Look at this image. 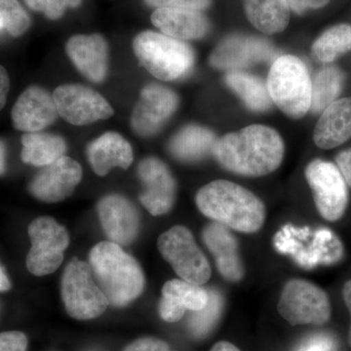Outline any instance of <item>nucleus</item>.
Instances as JSON below:
<instances>
[{
	"instance_id": "nucleus-7",
	"label": "nucleus",
	"mask_w": 351,
	"mask_h": 351,
	"mask_svg": "<svg viewBox=\"0 0 351 351\" xmlns=\"http://www.w3.org/2000/svg\"><path fill=\"white\" fill-rule=\"evenodd\" d=\"M157 246L162 257L182 280L200 286L209 280V262L188 228L173 226L159 237Z\"/></svg>"
},
{
	"instance_id": "nucleus-25",
	"label": "nucleus",
	"mask_w": 351,
	"mask_h": 351,
	"mask_svg": "<svg viewBox=\"0 0 351 351\" xmlns=\"http://www.w3.org/2000/svg\"><path fill=\"white\" fill-rule=\"evenodd\" d=\"M247 17L263 34L283 32L290 20V10L285 0H244Z\"/></svg>"
},
{
	"instance_id": "nucleus-43",
	"label": "nucleus",
	"mask_w": 351,
	"mask_h": 351,
	"mask_svg": "<svg viewBox=\"0 0 351 351\" xmlns=\"http://www.w3.org/2000/svg\"><path fill=\"white\" fill-rule=\"evenodd\" d=\"M5 145L0 141V174H2L5 171Z\"/></svg>"
},
{
	"instance_id": "nucleus-22",
	"label": "nucleus",
	"mask_w": 351,
	"mask_h": 351,
	"mask_svg": "<svg viewBox=\"0 0 351 351\" xmlns=\"http://www.w3.org/2000/svg\"><path fill=\"white\" fill-rule=\"evenodd\" d=\"M88 159L97 175H107L113 167L127 169L134 160L131 145L114 132L96 138L87 149Z\"/></svg>"
},
{
	"instance_id": "nucleus-20",
	"label": "nucleus",
	"mask_w": 351,
	"mask_h": 351,
	"mask_svg": "<svg viewBox=\"0 0 351 351\" xmlns=\"http://www.w3.org/2000/svg\"><path fill=\"white\" fill-rule=\"evenodd\" d=\"M208 291L200 285L182 279H173L164 284L159 313L166 322L181 320L186 309L197 311L206 306Z\"/></svg>"
},
{
	"instance_id": "nucleus-9",
	"label": "nucleus",
	"mask_w": 351,
	"mask_h": 351,
	"mask_svg": "<svg viewBox=\"0 0 351 351\" xmlns=\"http://www.w3.org/2000/svg\"><path fill=\"white\" fill-rule=\"evenodd\" d=\"M32 248L27 254V267L36 276L56 271L64 260L69 244V233L50 217L36 219L29 226Z\"/></svg>"
},
{
	"instance_id": "nucleus-12",
	"label": "nucleus",
	"mask_w": 351,
	"mask_h": 351,
	"mask_svg": "<svg viewBox=\"0 0 351 351\" xmlns=\"http://www.w3.org/2000/svg\"><path fill=\"white\" fill-rule=\"evenodd\" d=\"M179 98L169 88L147 85L132 113L131 126L141 137H152L161 130L174 114Z\"/></svg>"
},
{
	"instance_id": "nucleus-6",
	"label": "nucleus",
	"mask_w": 351,
	"mask_h": 351,
	"mask_svg": "<svg viewBox=\"0 0 351 351\" xmlns=\"http://www.w3.org/2000/svg\"><path fill=\"white\" fill-rule=\"evenodd\" d=\"M62 298L66 313L76 319H93L105 313L108 306L90 265L77 258L71 260L64 269Z\"/></svg>"
},
{
	"instance_id": "nucleus-31",
	"label": "nucleus",
	"mask_w": 351,
	"mask_h": 351,
	"mask_svg": "<svg viewBox=\"0 0 351 351\" xmlns=\"http://www.w3.org/2000/svg\"><path fill=\"white\" fill-rule=\"evenodd\" d=\"M29 25V16L18 0H0V32L20 36L27 31Z\"/></svg>"
},
{
	"instance_id": "nucleus-32",
	"label": "nucleus",
	"mask_w": 351,
	"mask_h": 351,
	"mask_svg": "<svg viewBox=\"0 0 351 351\" xmlns=\"http://www.w3.org/2000/svg\"><path fill=\"white\" fill-rule=\"evenodd\" d=\"M32 10L44 13L51 20H57L69 8L80 6L82 0H25Z\"/></svg>"
},
{
	"instance_id": "nucleus-27",
	"label": "nucleus",
	"mask_w": 351,
	"mask_h": 351,
	"mask_svg": "<svg viewBox=\"0 0 351 351\" xmlns=\"http://www.w3.org/2000/svg\"><path fill=\"white\" fill-rule=\"evenodd\" d=\"M226 82L250 110L265 112L271 107L272 101L267 84L257 76L244 71H228Z\"/></svg>"
},
{
	"instance_id": "nucleus-38",
	"label": "nucleus",
	"mask_w": 351,
	"mask_h": 351,
	"mask_svg": "<svg viewBox=\"0 0 351 351\" xmlns=\"http://www.w3.org/2000/svg\"><path fill=\"white\" fill-rule=\"evenodd\" d=\"M332 343L325 337H317L302 346L299 351H331Z\"/></svg>"
},
{
	"instance_id": "nucleus-23",
	"label": "nucleus",
	"mask_w": 351,
	"mask_h": 351,
	"mask_svg": "<svg viewBox=\"0 0 351 351\" xmlns=\"http://www.w3.org/2000/svg\"><path fill=\"white\" fill-rule=\"evenodd\" d=\"M351 138V98L335 101L322 112L314 130V142L320 149H330Z\"/></svg>"
},
{
	"instance_id": "nucleus-41",
	"label": "nucleus",
	"mask_w": 351,
	"mask_h": 351,
	"mask_svg": "<svg viewBox=\"0 0 351 351\" xmlns=\"http://www.w3.org/2000/svg\"><path fill=\"white\" fill-rule=\"evenodd\" d=\"M11 288L10 280L4 269L3 265L0 263V292H6Z\"/></svg>"
},
{
	"instance_id": "nucleus-8",
	"label": "nucleus",
	"mask_w": 351,
	"mask_h": 351,
	"mask_svg": "<svg viewBox=\"0 0 351 351\" xmlns=\"http://www.w3.org/2000/svg\"><path fill=\"white\" fill-rule=\"evenodd\" d=\"M277 309L293 326L326 324L332 313L326 293L315 284L302 279H293L286 283Z\"/></svg>"
},
{
	"instance_id": "nucleus-2",
	"label": "nucleus",
	"mask_w": 351,
	"mask_h": 351,
	"mask_svg": "<svg viewBox=\"0 0 351 351\" xmlns=\"http://www.w3.org/2000/svg\"><path fill=\"white\" fill-rule=\"evenodd\" d=\"M196 205L208 218L237 232H257L265 223L263 201L234 182L223 180L210 182L198 191Z\"/></svg>"
},
{
	"instance_id": "nucleus-29",
	"label": "nucleus",
	"mask_w": 351,
	"mask_h": 351,
	"mask_svg": "<svg viewBox=\"0 0 351 351\" xmlns=\"http://www.w3.org/2000/svg\"><path fill=\"white\" fill-rule=\"evenodd\" d=\"M351 50V25H338L327 29L313 46V54L322 63L334 62L341 55Z\"/></svg>"
},
{
	"instance_id": "nucleus-37",
	"label": "nucleus",
	"mask_w": 351,
	"mask_h": 351,
	"mask_svg": "<svg viewBox=\"0 0 351 351\" xmlns=\"http://www.w3.org/2000/svg\"><path fill=\"white\" fill-rule=\"evenodd\" d=\"M289 8H292L295 12L304 13L308 9H318L326 5L329 0H285Z\"/></svg>"
},
{
	"instance_id": "nucleus-15",
	"label": "nucleus",
	"mask_w": 351,
	"mask_h": 351,
	"mask_svg": "<svg viewBox=\"0 0 351 351\" xmlns=\"http://www.w3.org/2000/svg\"><path fill=\"white\" fill-rule=\"evenodd\" d=\"M82 178L80 164L68 156H63L45 166L34 177L29 191L34 197L43 202H59L73 195Z\"/></svg>"
},
{
	"instance_id": "nucleus-11",
	"label": "nucleus",
	"mask_w": 351,
	"mask_h": 351,
	"mask_svg": "<svg viewBox=\"0 0 351 351\" xmlns=\"http://www.w3.org/2000/svg\"><path fill=\"white\" fill-rule=\"evenodd\" d=\"M58 114L73 125L110 119L113 108L98 92L80 84L62 85L53 94Z\"/></svg>"
},
{
	"instance_id": "nucleus-19",
	"label": "nucleus",
	"mask_w": 351,
	"mask_h": 351,
	"mask_svg": "<svg viewBox=\"0 0 351 351\" xmlns=\"http://www.w3.org/2000/svg\"><path fill=\"white\" fill-rule=\"evenodd\" d=\"M202 237L214 256L221 276L232 282L241 280L244 276L243 263L240 258L237 239L228 226L214 221L204 228Z\"/></svg>"
},
{
	"instance_id": "nucleus-1",
	"label": "nucleus",
	"mask_w": 351,
	"mask_h": 351,
	"mask_svg": "<svg viewBox=\"0 0 351 351\" xmlns=\"http://www.w3.org/2000/svg\"><path fill=\"white\" fill-rule=\"evenodd\" d=\"M213 154L226 169L239 175L261 177L280 166L284 144L274 129L251 125L217 141Z\"/></svg>"
},
{
	"instance_id": "nucleus-21",
	"label": "nucleus",
	"mask_w": 351,
	"mask_h": 351,
	"mask_svg": "<svg viewBox=\"0 0 351 351\" xmlns=\"http://www.w3.org/2000/svg\"><path fill=\"white\" fill-rule=\"evenodd\" d=\"M152 24L165 36L179 40H196L209 32V23L200 11L182 8H158L152 16Z\"/></svg>"
},
{
	"instance_id": "nucleus-13",
	"label": "nucleus",
	"mask_w": 351,
	"mask_h": 351,
	"mask_svg": "<svg viewBox=\"0 0 351 351\" xmlns=\"http://www.w3.org/2000/svg\"><path fill=\"white\" fill-rule=\"evenodd\" d=\"M276 57V51L265 39L248 36H232L223 39L212 53L210 63L214 68L234 71Z\"/></svg>"
},
{
	"instance_id": "nucleus-4",
	"label": "nucleus",
	"mask_w": 351,
	"mask_h": 351,
	"mask_svg": "<svg viewBox=\"0 0 351 351\" xmlns=\"http://www.w3.org/2000/svg\"><path fill=\"white\" fill-rule=\"evenodd\" d=\"M138 63L154 77L172 82L188 75L195 52L184 41L154 32H143L133 41Z\"/></svg>"
},
{
	"instance_id": "nucleus-10",
	"label": "nucleus",
	"mask_w": 351,
	"mask_h": 351,
	"mask_svg": "<svg viewBox=\"0 0 351 351\" xmlns=\"http://www.w3.org/2000/svg\"><path fill=\"white\" fill-rule=\"evenodd\" d=\"M306 177L321 217L329 221L341 219L348 207V191L337 165L316 159L307 166Z\"/></svg>"
},
{
	"instance_id": "nucleus-18",
	"label": "nucleus",
	"mask_w": 351,
	"mask_h": 351,
	"mask_svg": "<svg viewBox=\"0 0 351 351\" xmlns=\"http://www.w3.org/2000/svg\"><path fill=\"white\" fill-rule=\"evenodd\" d=\"M66 53L78 71L90 82L106 80L108 69L107 41L100 34L75 36L66 43Z\"/></svg>"
},
{
	"instance_id": "nucleus-33",
	"label": "nucleus",
	"mask_w": 351,
	"mask_h": 351,
	"mask_svg": "<svg viewBox=\"0 0 351 351\" xmlns=\"http://www.w3.org/2000/svg\"><path fill=\"white\" fill-rule=\"evenodd\" d=\"M149 5L158 8H182L203 10L211 4L212 0H145Z\"/></svg>"
},
{
	"instance_id": "nucleus-26",
	"label": "nucleus",
	"mask_w": 351,
	"mask_h": 351,
	"mask_svg": "<svg viewBox=\"0 0 351 351\" xmlns=\"http://www.w3.org/2000/svg\"><path fill=\"white\" fill-rule=\"evenodd\" d=\"M21 157L25 163L34 166L50 165L64 156L66 144L63 138L48 133H27L22 137Z\"/></svg>"
},
{
	"instance_id": "nucleus-14",
	"label": "nucleus",
	"mask_w": 351,
	"mask_h": 351,
	"mask_svg": "<svg viewBox=\"0 0 351 351\" xmlns=\"http://www.w3.org/2000/svg\"><path fill=\"white\" fill-rule=\"evenodd\" d=\"M138 176L145 191L141 202L152 216H161L172 209L177 186L170 170L156 157H147L138 167Z\"/></svg>"
},
{
	"instance_id": "nucleus-30",
	"label": "nucleus",
	"mask_w": 351,
	"mask_h": 351,
	"mask_svg": "<svg viewBox=\"0 0 351 351\" xmlns=\"http://www.w3.org/2000/svg\"><path fill=\"white\" fill-rule=\"evenodd\" d=\"M223 298L216 291L208 292L206 306L197 311H193L189 318V326L196 338L207 336L217 324L223 311Z\"/></svg>"
},
{
	"instance_id": "nucleus-3",
	"label": "nucleus",
	"mask_w": 351,
	"mask_h": 351,
	"mask_svg": "<svg viewBox=\"0 0 351 351\" xmlns=\"http://www.w3.org/2000/svg\"><path fill=\"white\" fill-rule=\"evenodd\" d=\"M89 261L97 283L112 306H126L144 291V272L119 244H97L90 252Z\"/></svg>"
},
{
	"instance_id": "nucleus-42",
	"label": "nucleus",
	"mask_w": 351,
	"mask_h": 351,
	"mask_svg": "<svg viewBox=\"0 0 351 351\" xmlns=\"http://www.w3.org/2000/svg\"><path fill=\"white\" fill-rule=\"evenodd\" d=\"M210 351H240L239 348H237L232 343H228V341H219L216 345L212 348V350Z\"/></svg>"
},
{
	"instance_id": "nucleus-40",
	"label": "nucleus",
	"mask_w": 351,
	"mask_h": 351,
	"mask_svg": "<svg viewBox=\"0 0 351 351\" xmlns=\"http://www.w3.org/2000/svg\"><path fill=\"white\" fill-rule=\"evenodd\" d=\"M343 300H345L346 306L348 307V311H350L351 318V280L348 281L343 286ZM348 345L351 348V322L350 331H348Z\"/></svg>"
},
{
	"instance_id": "nucleus-36",
	"label": "nucleus",
	"mask_w": 351,
	"mask_h": 351,
	"mask_svg": "<svg viewBox=\"0 0 351 351\" xmlns=\"http://www.w3.org/2000/svg\"><path fill=\"white\" fill-rule=\"evenodd\" d=\"M336 165L346 184L351 188V149L339 152L336 157Z\"/></svg>"
},
{
	"instance_id": "nucleus-24",
	"label": "nucleus",
	"mask_w": 351,
	"mask_h": 351,
	"mask_svg": "<svg viewBox=\"0 0 351 351\" xmlns=\"http://www.w3.org/2000/svg\"><path fill=\"white\" fill-rule=\"evenodd\" d=\"M217 140L213 132L204 127L189 125L182 128L171 140L169 149L182 161H197L213 152Z\"/></svg>"
},
{
	"instance_id": "nucleus-35",
	"label": "nucleus",
	"mask_w": 351,
	"mask_h": 351,
	"mask_svg": "<svg viewBox=\"0 0 351 351\" xmlns=\"http://www.w3.org/2000/svg\"><path fill=\"white\" fill-rule=\"evenodd\" d=\"M124 351H171L169 346L161 339L143 338L132 343Z\"/></svg>"
},
{
	"instance_id": "nucleus-16",
	"label": "nucleus",
	"mask_w": 351,
	"mask_h": 351,
	"mask_svg": "<svg viewBox=\"0 0 351 351\" xmlns=\"http://www.w3.org/2000/svg\"><path fill=\"white\" fill-rule=\"evenodd\" d=\"M98 213L108 239L119 246H125L137 237L140 217L135 206L123 196H106L99 202Z\"/></svg>"
},
{
	"instance_id": "nucleus-17",
	"label": "nucleus",
	"mask_w": 351,
	"mask_h": 351,
	"mask_svg": "<svg viewBox=\"0 0 351 351\" xmlns=\"http://www.w3.org/2000/svg\"><path fill=\"white\" fill-rule=\"evenodd\" d=\"M58 115L54 98L45 89L38 86L27 88L23 92L12 110L14 127L29 133L50 126Z\"/></svg>"
},
{
	"instance_id": "nucleus-5",
	"label": "nucleus",
	"mask_w": 351,
	"mask_h": 351,
	"mask_svg": "<svg viewBox=\"0 0 351 351\" xmlns=\"http://www.w3.org/2000/svg\"><path fill=\"white\" fill-rule=\"evenodd\" d=\"M267 86L271 101L289 117L302 119L311 110V76L299 58L277 57L270 68Z\"/></svg>"
},
{
	"instance_id": "nucleus-34",
	"label": "nucleus",
	"mask_w": 351,
	"mask_h": 351,
	"mask_svg": "<svg viewBox=\"0 0 351 351\" xmlns=\"http://www.w3.org/2000/svg\"><path fill=\"white\" fill-rule=\"evenodd\" d=\"M27 339L23 332L12 331L0 334V351H27Z\"/></svg>"
},
{
	"instance_id": "nucleus-39",
	"label": "nucleus",
	"mask_w": 351,
	"mask_h": 351,
	"mask_svg": "<svg viewBox=\"0 0 351 351\" xmlns=\"http://www.w3.org/2000/svg\"><path fill=\"white\" fill-rule=\"evenodd\" d=\"M9 88H10V82H9L8 75L5 69L0 66V110L5 105Z\"/></svg>"
},
{
	"instance_id": "nucleus-28",
	"label": "nucleus",
	"mask_w": 351,
	"mask_h": 351,
	"mask_svg": "<svg viewBox=\"0 0 351 351\" xmlns=\"http://www.w3.org/2000/svg\"><path fill=\"white\" fill-rule=\"evenodd\" d=\"M345 82L343 71L336 66L321 69L311 82V106L313 112H324L337 101Z\"/></svg>"
}]
</instances>
